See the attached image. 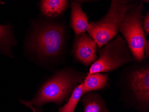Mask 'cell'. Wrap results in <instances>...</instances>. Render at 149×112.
Masks as SVG:
<instances>
[{"instance_id": "6da1fadb", "label": "cell", "mask_w": 149, "mask_h": 112, "mask_svg": "<svg viewBox=\"0 0 149 112\" xmlns=\"http://www.w3.org/2000/svg\"><path fill=\"white\" fill-rule=\"evenodd\" d=\"M31 30L25 45L32 55L46 62H57L64 58L68 33L63 20L43 16Z\"/></svg>"}, {"instance_id": "7a4b0ae2", "label": "cell", "mask_w": 149, "mask_h": 112, "mask_svg": "<svg viewBox=\"0 0 149 112\" xmlns=\"http://www.w3.org/2000/svg\"><path fill=\"white\" fill-rule=\"evenodd\" d=\"M120 100L138 112H149V62H133L120 72L116 83Z\"/></svg>"}, {"instance_id": "3957f363", "label": "cell", "mask_w": 149, "mask_h": 112, "mask_svg": "<svg viewBox=\"0 0 149 112\" xmlns=\"http://www.w3.org/2000/svg\"><path fill=\"white\" fill-rule=\"evenodd\" d=\"M87 74L71 67L60 69L43 83L32 100H20V101L31 109L33 106L39 108L48 103L62 104L68 100L76 87L83 82Z\"/></svg>"}, {"instance_id": "277c9868", "label": "cell", "mask_w": 149, "mask_h": 112, "mask_svg": "<svg viewBox=\"0 0 149 112\" xmlns=\"http://www.w3.org/2000/svg\"><path fill=\"white\" fill-rule=\"evenodd\" d=\"M139 2L133 0H112L108 12L102 18L88 22L87 33L96 41L98 49L118 34L125 15Z\"/></svg>"}, {"instance_id": "5b68a950", "label": "cell", "mask_w": 149, "mask_h": 112, "mask_svg": "<svg viewBox=\"0 0 149 112\" xmlns=\"http://www.w3.org/2000/svg\"><path fill=\"white\" fill-rule=\"evenodd\" d=\"M141 1L126 13L120 23L119 32L126 41L134 61L146 59L143 52L146 36L143 29L144 5Z\"/></svg>"}, {"instance_id": "8992f818", "label": "cell", "mask_w": 149, "mask_h": 112, "mask_svg": "<svg viewBox=\"0 0 149 112\" xmlns=\"http://www.w3.org/2000/svg\"><path fill=\"white\" fill-rule=\"evenodd\" d=\"M98 58L90 66L88 74L107 73L134 62L124 38L118 34L98 49Z\"/></svg>"}, {"instance_id": "52a82bcc", "label": "cell", "mask_w": 149, "mask_h": 112, "mask_svg": "<svg viewBox=\"0 0 149 112\" xmlns=\"http://www.w3.org/2000/svg\"><path fill=\"white\" fill-rule=\"evenodd\" d=\"M98 48L94 39L88 33H84L74 36L72 54L77 61L88 67L97 59Z\"/></svg>"}, {"instance_id": "ba28073f", "label": "cell", "mask_w": 149, "mask_h": 112, "mask_svg": "<svg viewBox=\"0 0 149 112\" xmlns=\"http://www.w3.org/2000/svg\"><path fill=\"white\" fill-rule=\"evenodd\" d=\"M84 1H71L70 26L75 35L86 32L88 27V17L82 8Z\"/></svg>"}, {"instance_id": "9c48e42d", "label": "cell", "mask_w": 149, "mask_h": 112, "mask_svg": "<svg viewBox=\"0 0 149 112\" xmlns=\"http://www.w3.org/2000/svg\"><path fill=\"white\" fill-rule=\"evenodd\" d=\"M110 84L109 74L88 73L82 83L83 96L88 92L105 91L109 87Z\"/></svg>"}, {"instance_id": "30bf717a", "label": "cell", "mask_w": 149, "mask_h": 112, "mask_svg": "<svg viewBox=\"0 0 149 112\" xmlns=\"http://www.w3.org/2000/svg\"><path fill=\"white\" fill-rule=\"evenodd\" d=\"M40 9L43 16L59 17L69 7L67 0H42L40 2Z\"/></svg>"}, {"instance_id": "8fae6325", "label": "cell", "mask_w": 149, "mask_h": 112, "mask_svg": "<svg viewBox=\"0 0 149 112\" xmlns=\"http://www.w3.org/2000/svg\"><path fill=\"white\" fill-rule=\"evenodd\" d=\"M81 101L84 112H109L103 98L96 92L86 93Z\"/></svg>"}, {"instance_id": "7c38bea8", "label": "cell", "mask_w": 149, "mask_h": 112, "mask_svg": "<svg viewBox=\"0 0 149 112\" xmlns=\"http://www.w3.org/2000/svg\"><path fill=\"white\" fill-rule=\"evenodd\" d=\"M16 44V41L10 26L0 24V54L12 57V48Z\"/></svg>"}, {"instance_id": "4fadbf2b", "label": "cell", "mask_w": 149, "mask_h": 112, "mask_svg": "<svg viewBox=\"0 0 149 112\" xmlns=\"http://www.w3.org/2000/svg\"><path fill=\"white\" fill-rule=\"evenodd\" d=\"M82 83H80L76 87L68 99V102L59 108L58 112H74L77 104L83 97Z\"/></svg>"}, {"instance_id": "5bb4252c", "label": "cell", "mask_w": 149, "mask_h": 112, "mask_svg": "<svg viewBox=\"0 0 149 112\" xmlns=\"http://www.w3.org/2000/svg\"><path fill=\"white\" fill-rule=\"evenodd\" d=\"M143 27L146 36L149 34V11H147L144 15L143 20Z\"/></svg>"}, {"instance_id": "9a60e30c", "label": "cell", "mask_w": 149, "mask_h": 112, "mask_svg": "<svg viewBox=\"0 0 149 112\" xmlns=\"http://www.w3.org/2000/svg\"><path fill=\"white\" fill-rule=\"evenodd\" d=\"M144 54L146 59L149 58V40L146 39L143 49Z\"/></svg>"}]
</instances>
